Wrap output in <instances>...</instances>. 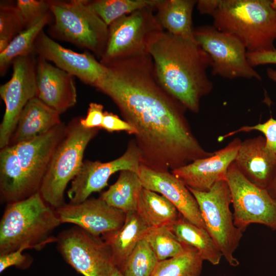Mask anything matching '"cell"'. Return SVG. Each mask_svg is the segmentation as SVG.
<instances>
[{
	"label": "cell",
	"instance_id": "cell-19",
	"mask_svg": "<svg viewBox=\"0 0 276 276\" xmlns=\"http://www.w3.org/2000/svg\"><path fill=\"white\" fill-rule=\"evenodd\" d=\"M36 96L60 114L77 102L75 77L38 56L36 63Z\"/></svg>",
	"mask_w": 276,
	"mask_h": 276
},
{
	"label": "cell",
	"instance_id": "cell-30",
	"mask_svg": "<svg viewBox=\"0 0 276 276\" xmlns=\"http://www.w3.org/2000/svg\"><path fill=\"white\" fill-rule=\"evenodd\" d=\"M158 261L149 243L143 238L119 270L123 276H150Z\"/></svg>",
	"mask_w": 276,
	"mask_h": 276
},
{
	"label": "cell",
	"instance_id": "cell-37",
	"mask_svg": "<svg viewBox=\"0 0 276 276\" xmlns=\"http://www.w3.org/2000/svg\"><path fill=\"white\" fill-rule=\"evenodd\" d=\"M104 107L96 102L89 103L86 116L80 118L81 125L87 129H100L104 117Z\"/></svg>",
	"mask_w": 276,
	"mask_h": 276
},
{
	"label": "cell",
	"instance_id": "cell-34",
	"mask_svg": "<svg viewBox=\"0 0 276 276\" xmlns=\"http://www.w3.org/2000/svg\"><path fill=\"white\" fill-rule=\"evenodd\" d=\"M258 131L262 133L266 139V146L276 154V120L271 117L263 123L251 126H243L240 128L231 131L218 138L219 142L241 132Z\"/></svg>",
	"mask_w": 276,
	"mask_h": 276
},
{
	"label": "cell",
	"instance_id": "cell-41",
	"mask_svg": "<svg viewBox=\"0 0 276 276\" xmlns=\"http://www.w3.org/2000/svg\"><path fill=\"white\" fill-rule=\"evenodd\" d=\"M110 276H123L117 267L113 266L110 272Z\"/></svg>",
	"mask_w": 276,
	"mask_h": 276
},
{
	"label": "cell",
	"instance_id": "cell-39",
	"mask_svg": "<svg viewBox=\"0 0 276 276\" xmlns=\"http://www.w3.org/2000/svg\"><path fill=\"white\" fill-rule=\"evenodd\" d=\"M266 190L272 198L276 201V168L272 178Z\"/></svg>",
	"mask_w": 276,
	"mask_h": 276
},
{
	"label": "cell",
	"instance_id": "cell-8",
	"mask_svg": "<svg viewBox=\"0 0 276 276\" xmlns=\"http://www.w3.org/2000/svg\"><path fill=\"white\" fill-rule=\"evenodd\" d=\"M195 198L206 229L230 266H237L234 256L243 232L234 224L230 191L225 180L216 182L207 192L188 188Z\"/></svg>",
	"mask_w": 276,
	"mask_h": 276
},
{
	"label": "cell",
	"instance_id": "cell-13",
	"mask_svg": "<svg viewBox=\"0 0 276 276\" xmlns=\"http://www.w3.org/2000/svg\"><path fill=\"white\" fill-rule=\"evenodd\" d=\"M35 54L19 57L12 63L11 78L0 86L5 111L0 125V148L7 146L15 130L19 116L27 103L36 96Z\"/></svg>",
	"mask_w": 276,
	"mask_h": 276
},
{
	"label": "cell",
	"instance_id": "cell-7",
	"mask_svg": "<svg viewBox=\"0 0 276 276\" xmlns=\"http://www.w3.org/2000/svg\"><path fill=\"white\" fill-rule=\"evenodd\" d=\"M48 1L54 20L49 36L86 49L100 59L107 45L108 26L87 0Z\"/></svg>",
	"mask_w": 276,
	"mask_h": 276
},
{
	"label": "cell",
	"instance_id": "cell-11",
	"mask_svg": "<svg viewBox=\"0 0 276 276\" xmlns=\"http://www.w3.org/2000/svg\"><path fill=\"white\" fill-rule=\"evenodd\" d=\"M225 180L234 208V222L244 232L252 223L264 225L276 230V201L266 189L247 179L234 162L229 167Z\"/></svg>",
	"mask_w": 276,
	"mask_h": 276
},
{
	"label": "cell",
	"instance_id": "cell-24",
	"mask_svg": "<svg viewBox=\"0 0 276 276\" xmlns=\"http://www.w3.org/2000/svg\"><path fill=\"white\" fill-rule=\"evenodd\" d=\"M166 226L182 244L197 250L204 261L213 265L219 264L222 254L206 229L193 224L182 216Z\"/></svg>",
	"mask_w": 276,
	"mask_h": 276
},
{
	"label": "cell",
	"instance_id": "cell-33",
	"mask_svg": "<svg viewBox=\"0 0 276 276\" xmlns=\"http://www.w3.org/2000/svg\"><path fill=\"white\" fill-rule=\"evenodd\" d=\"M15 5L26 28L35 25L51 12L48 0H17Z\"/></svg>",
	"mask_w": 276,
	"mask_h": 276
},
{
	"label": "cell",
	"instance_id": "cell-16",
	"mask_svg": "<svg viewBox=\"0 0 276 276\" xmlns=\"http://www.w3.org/2000/svg\"><path fill=\"white\" fill-rule=\"evenodd\" d=\"M55 210L62 223L73 224L99 237L119 229L126 217L125 212L109 205L100 197L79 203H65Z\"/></svg>",
	"mask_w": 276,
	"mask_h": 276
},
{
	"label": "cell",
	"instance_id": "cell-40",
	"mask_svg": "<svg viewBox=\"0 0 276 276\" xmlns=\"http://www.w3.org/2000/svg\"><path fill=\"white\" fill-rule=\"evenodd\" d=\"M267 75L268 77L273 81L276 82V70L272 68L267 69Z\"/></svg>",
	"mask_w": 276,
	"mask_h": 276
},
{
	"label": "cell",
	"instance_id": "cell-42",
	"mask_svg": "<svg viewBox=\"0 0 276 276\" xmlns=\"http://www.w3.org/2000/svg\"><path fill=\"white\" fill-rule=\"evenodd\" d=\"M270 5L271 8L276 11V0L271 1Z\"/></svg>",
	"mask_w": 276,
	"mask_h": 276
},
{
	"label": "cell",
	"instance_id": "cell-27",
	"mask_svg": "<svg viewBox=\"0 0 276 276\" xmlns=\"http://www.w3.org/2000/svg\"><path fill=\"white\" fill-rule=\"evenodd\" d=\"M53 15L50 12L35 25L28 28L16 36L7 48L0 53V73L4 76L16 58L35 54V42L44 27L52 23Z\"/></svg>",
	"mask_w": 276,
	"mask_h": 276
},
{
	"label": "cell",
	"instance_id": "cell-21",
	"mask_svg": "<svg viewBox=\"0 0 276 276\" xmlns=\"http://www.w3.org/2000/svg\"><path fill=\"white\" fill-rule=\"evenodd\" d=\"M61 123L60 114L35 97L22 110L9 145L33 139Z\"/></svg>",
	"mask_w": 276,
	"mask_h": 276
},
{
	"label": "cell",
	"instance_id": "cell-15",
	"mask_svg": "<svg viewBox=\"0 0 276 276\" xmlns=\"http://www.w3.org/2000/svg\"><path fill=\"white\" fill-rule=\"evenodd\" d=\"M35 54L55 66L95 86L105 75L107 67L89 52L77 53L66 48L42 31L34 45Z\"/></svg>",
	"mask_w": 276,
	"mask_h": 276
},
{
	"label": "cell",
	"instance_id": "cell-3",
	"mask_svg": "<svg viewBox=\"0 0 276 276\" xmlns=\"http://www.w3.org/2000/svg\"><path fill=\"white\" fill-rule=\"evenodd\" d=\"M66 127L62 122L33 139L1 149V202L19 201L39 192L51 158Z\"/></svg>",
	"mask_w": 276,
	"mask_h": 276
},
{
	"label": "cell",
	"instance_id": "cell-6",
	"mask_svg": "<svg viewBox=\"0 0 276 276\" xmlns=\"http://www.w3.org/2000/svg\"><path fill=\"white\" fill-rule=\"evenodd\" d=\"M80 118H74L66 126L64 135L51 158L39 192L55 209L65 203L67 186L79 171L85 149L100 129L84 128Z\"/></svg>",
	"mask_w": 276,
	"mask_h": 276
},
{
	"label": "cell",
	"instance_id": "cell-31",
	"mask_svg": "<svg viewBox=\"0 0 276 276\" xmlns=\"http://www.w3.org/2000/svg\"><path fill=\"white\" fill-rule=\"evenodd\" d=\"M159 261L173 258L185 248L166 225L149 227L143 237Z\"/></svg>",
	"mask_w": 276,
	"mask_h": 276
},
{
	"label": "cell",
	"instance_id": "cell-32",
	"mask_svg": "<svg viewBox=\"0 0 276 276\" xmlns=\"http://www.w3.org/2000/svg\"><path fill=\"white\" fill-rule=\"evenodd\" d=\"M24 19L16 5L1 2L0 53L5 50L12 39L24 30Z\"/></svg>",
	"mask_w": 276,
	"mask_h": 276
},
{
	"label": "cell",
	"instance_id": "cell-9",
	"mask_svg": "<svg viewBox=\"0 0 276 276\" xmlns=\"http://www.w3.org/2000/svg\"><path fill=\"white\" fill-rule=\"evenodd\" d=\"M155 6L123 16L108 26L107 45L100 60L103 64L142 55L155 33L164 30L155 15Z\"/></svg>",
	"mask_w": 276,
	"mask_h": 276
},
{
	"label": "cell",
	"instance_id": "cell-1",
	"mask_svg": "<svg viewBox=\"0 0 276 276\" xmlns=\"http://www.w3.org/2000/svg\"><path fill=\"white\" fill-rule=\"evenodd\" d=\"M95 86L108 96L125 121L137 131L135 141L142 164L167 172L209 157L194 135L186 108L168 93L156 77L148 53L112 61Z\"/></svg>",
	"mask_w": 276,
	"mask_h": 276
},
{
	"label": "cell",
	"instance_id": "cell-5",
	"mask_svg": "<svg viewBox=\"0 0 276 276\" xmlns=\"http://www.w3.org/2000/svg\"><path fill=\"white\" fill-rule=\"evenodd\" d=\"M61 223L56 210L39 192L7 203L0 221V255L22 246L40 250L56 243L52 233Z\"/></svg>",
	"mask_w": 276,
	"mask_h": 276
},
{
	"label": "cell",
	"instance_id": "cell-36",
	"mask_svg": "<svg viewBox=\"0 0 276 276\" xmlns=\"http://www.w3.org/2000/svg\"><path fill=\"white\" fill-rule=\"evenodd\" d=\"M100 129L108 132L125 131L129 134L135 135L137 131L134 127L112 112L105 111Z\"/></svg>",
	"mask_w": 276,
	"mask_h": 276
},
{
	"label": "cell",
	"instance_id": "cell-38",
	"mask_svg": "<svg viewBox=\"0 0 276 276\" xmlns=\"http://www.w3.org/2000/svg\"><path fill=\"white\" fill-rule=\"evenodd\" d=\"M246 57L249 63L253 67L259 65L276 64V49L264 52H247Z\"/></svg>",
	"mask_w": 276,
	"mask_h": 276
},
{
	"label": "cell",
	"instance_id": "cell-2",
	"mask_svg": "<svg viewBox=\"0 0 276 276\" xmlns=\"http://www.w3.org/2000/svg\"><path fill=\"white\" fill-rule=\"evenodd\" d=\"M147 52L162 87L187 110L198 113L201 99L213 88L206 74L212 63L209 54L195 40L164 30L153 35Z\"/></svg>",
	"mask_w": 276,
	"mask_h": 276
},
{
	"label": "cell",
	"instance_id": "cell-28",
	"mask_svg": "<svg viewBox=\"0 0 276 276\" xmlns=\"http://www.w3.org/2000/svg\"><path fill=\"white\" fill-rule=\"evenodd\" d=\"M185 246L176 256L158 261L150 276H200L204 260L197 250Z\"/></svg>",
	"mask_w": 276,
	"mask_h": 276
},
{
	"label": "cell",
	"instance_id": "cell-14",
	"mask_svg": "<svg viewBox=\"0 0 276 276\" xmlns=\"http://www.w3.org/2000/svg\"><path fill=\"white\" fill-rule=\"evenodd\" d=\"M142 154L134 139L129 142L124 153L107 162L85 160L67 192L70 203H79L108 186L110 177L118 171L130 170L139 174Z\"/></svg>",
	"mask_w": 276,
	"mask_h": 276
},
{
	"label": "cell",
	"instance_id": "cell-22",
	"mask_svg": "<svg viewBox=\"0 0 276 276\" xmlns=\"http://www.w3.org/2000/svg\"><path fill=\"white\" fill-rule=\"evenodd\" d=\"M149 227L136 211H130L119 229L101 236L110 250L113 266H121Z\"/></svg>",
	"mask_w": 276,
	"mask_h": 276
},
{
	"label": "cell",
	"instance_id": "cell-26",
	"mask_svg": "<svg viewBox=\"0 0 276 276\" xmlns=\"http://www.w3.org/2000/svg\"><path fill=\"white\" fill-rule=\"evenodd\" d=\"M143 188L139 174L130 170H122L117 181L100 197L109 205L126 213L136 211Z\"/></svg>",
	"mask_w": 276,
	"mask_h": 276
},
{
	"label": "cell",
	"instance_id": "cell-12",
	"mask_svg": "<svg viewBox=\"0 0 276 276\" xmlns=\"http://www.w3.org/2000/svg\"><path fill=\"white\" fill-rule=\"evenodd\" d=\"M56 248L64 261L83 276H110V250L101 237L73 225L56 236Z\"/></svg>",
	"mask_w": 276,
	"mask_h": 276
},
{
	"label": "cell",
	"instance_id": "cell-18",
	"mask_svg": "<svg viewBox=\"0 0 276 276\" xmlns=\"http://www.w3.org/2000/svg\"><path fill=\"white\" fill-rule=\"evenodd\" d=\"M139 175L143 188L163 195L184 218L206 229L195 198L188 188L171 172L154 171L141 164Z\"/></svg>",
	"mask_w": 276,
	"mask_h": 276
},
{
	"label": "cell",
	"instance_id": "cell-35",
	"mask_svg": "<svg viewBox=\"0 0 276 276\" xmlns=\"http://www.w3.org/2000/svg\"><path fill=\"white\" fill-rule=\"evenodd\" d=\"M26 249H28L22 246L14 251L1 255L0 273L12 266L21 270L28 269L33 262V258L29 255L23 254V251Z\"/></svg>",
	"mask_w": 276,
	"mask_h": 276
},
{
	"label": "cell",
	"instance_id": "cell-10",
	"mask_svg": "<svg viewBox=\"0 0 276 276\" xmlns=\"http://www.w3.org/2000/svg\"><path fill=\"white\" fill-rule=\"evenodd\" d=\"M193 34L196 42L211 58L213 76L262 80L247 60L245 46L237 37L219 31L213 25L197 27L194 29Z\"/></svg>",
	"mask_w": 276,
	"mask_h": 276
},
{
	"label": "cell",
	"instance_id": "cell-20",
	"mask_svg": "<svg viewBox=\"0 0 276 276\" xmlns=\"http://www.w3.org/2000/svg\"><path fill=\"white\" fill-rule=\"evenodd\" d=\"M234 162L247 179L266 189L276 168V154L267 148L265 137L259 135L241 142Z\"/></svg>",
	"mask_w": 276,
	"mask_h": 276
},
{
	"label": "cell",
	"instance_id": "cell-17",
	"mask_svg": "<svg viewBox=\"0 0 276 276\" xmlns=\"http://www.w3.org/2000/svg\"><path fill=\"white\" fill-rule=\"evenodd\" d=\"M241 142L239 138H235L224 148L213 152L212 155L196 159L171 172L188 188L207 192L216 182L225 180Z\"/></svg>",
	"mask_w": 276,
	"mask_h": 276
},
{
	"label": "cell",
	"instance_id": "cell-25",
	"mask_svg": "<svg viewBox=\"0 0 276 276\" xmlns=\"http://www.w3.org/2000/svg\"><path fill=\"white\" fill-rule=\"evenodd\" d=\"M136 211L150 227L168 225L182 216L165 196L144 188L139 195Z\"/></svg>",
	"mask_w": 276,
	"mask_h": 276
},
{
	"label": "cell",
	"instance_id": "cell-4",
	"mask_svg": "<svg viewBox=\"0 0 276 276\" xmlns=\"http://www.w3.org/2000/svg\"><path fill=\"white\" fill-rule=\"evenodd\" d=\"M270 0H199L197 8L202 14L211 15L213 26L233 35L247 53L275 50L276 11Z\"/></svg>",
	"mask_w": 276,
	"mask_h": 276
},
{
	"label": "cell",
	"instance_id": "cell-29",
	"mask_svg": "<svg viewBox=\"0 0 276 276\" xmlns=\"http://www.w3.org/2000/svg\"><path fill=\"white\" fill-rule=\"evenodd\" d=\"M157 0H94L87 3L108 26L119 18L140 9L155 6Z\"/></svg>",
	"mask_w": 276,
	"mask_h": 276
},
{
	"label": "cell",
	"instance_id": "cell-23",
	"mask_svg": "<svg viewBox=\"0 0 276 276\" xmlns=\"http://www.w3.org/2000/svg\"><path fill=\"white\" fill-rule=\"evenodd\" d=\"M196 0H157L155 15L162 28L170 34L195 40L192 13Z\"/></svg>",
	"mask_w": 276,
	"mask_h": 276
}]
</instances>
